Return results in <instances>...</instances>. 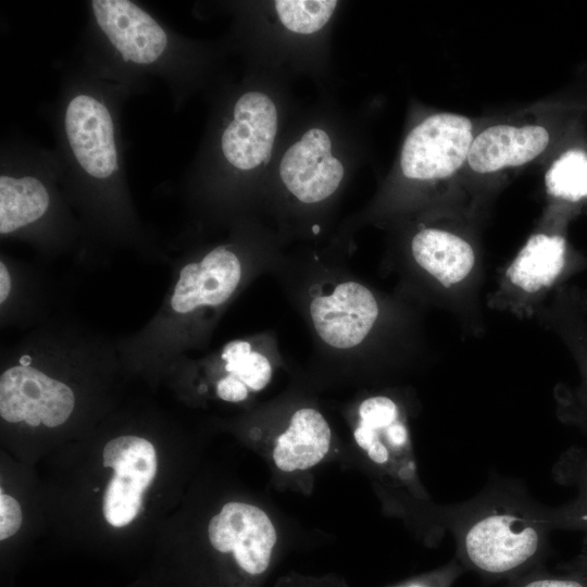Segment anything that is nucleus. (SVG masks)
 Returning <instances> with one entry per match:
<instances>
[{
	"label": "nucleus",
	"instance_id": "obj_1",
	"mask_svg": "<svg viewBox=\"0 0 587 587\" xmlns=\"http://www.w3.org/2000/svg\"><path fill=\"white\" fill-rule=\"evenodd\" d=\"M454 557L465 571L512 580L541 567L551 533L566 529L563 507L539 503L512 478L495 476L474 497L444 507Z\"/></svg>",
	"mask_w": 587,
	"mask_h": 587
},
{
	"label": "nucleus",
	"instance_id": "obj_2",
	"mask_svg": "<svg viewBox=\"0 0 587 587\" xmlns=\"http://www.w3.org/2000/svg\"><path fill=\"white\" fill-rule=\"evenodd\" d=\"M474 139L472 122L455 113H437L407 136L400 157L408 178L436 180L451 176L465 162Z\"/></svg>",
	"mask_w": 587,
	"mask_h": 587
},
{
	"label": "nucleus",
	"instance_id": "obj_3",
	"mask_svg": "<svg viewBox=\"0 0 587 587\" xmlns=\"http://www.w3.org/2000/svg\"><path fill=\"white\" fill-rule=\"evenodd\" d=\"M75 396L63 382L22 363L0 377V415L9 423L57 427L70 417Z\"/></svg>",
	"mask_w": 587,
	"mask_h": 587
},
{
	"label": "nucleus",
	"instance_id": "obj_4",
	"mask_svg": "<svg viewBox=\"0 0 587 587\" xmlns=\"http://www.w3.org/2000/svg\"><path fill=\"white\" fill-rule=\"evenodd\" d=\"M208 533L212 547L233 552L237 565L247 574L260 575L268 567L276 530L262 509L228 502L211 519Z\"/></svg>",
	"mask_w": 587,
	"mask_h": 587
},
{
	"label": "nucleus",
	"instance_id": "obj_5",
	"mask_svg": "<svg viewBox=\"0 0 587 587\" xmlns=\"http://www.w3.org/2000/svg\"><path fill=\"white\" fill-rule=\"evenodd\" d=\"M379 308L373 292L357 282H342L314 297L310 315L316 334L330 347L360 345L373 328Z\"/></svg>",
	"mask_w": 587,
	"mask_h": 587
},
{
	"label": "nucleus",
	"instance_id": "obj_6",
	"mask_svg": "<svg viewBox=\"0 0 587 587\" xmlns=\"http://www.w3.org/2000/svg\"><path fill=\"white\" fill-rule=\"evenodd\" d=\"M279 174L301 202L316 203L336 191L344 177V166L332 155L328 135L323 129L311 128L285 152Z\"/></svg>",
	"mask_w": 587,
	"mask_h": 587
},
{
	"label": "nucleus",
	"instance_id": "obj_7",
	"mask_svg": "<svg viewBox=\"0 0 587 587\" xmlns=\"http://www.w3.org/2000/svg\"><path fill=\"white\" fill-rule=\"evenodd\" d=\"M277 132V112L264 93L242 95L234 107V120L222 135L226 160L237 168L251 170L266 163Z\"/></svg>",
	"mask_w": 587,
	"mask_h": 587
},
{
	"label": "nucleus",
	"instance_id": "obj_8",
	"mask_svg": "<svg viewBox=\"0 0 587 587\" xmlns=\"http://www.w3.org/2000/svg\"><path fill=\"white\" fill-rule=\"evenodd\" d=\"M65 130L76 160L89 175L107 178L117 168L114 126L101 102L87 95L71 100Z\"/></svg>",
	"mask_w": 587,
	"mask_h": 587
},
{
	"label": "nucleus",
	"instance_id": "obj_9",
	"mask_svg": "<svg viewBox=\"0 0 587 587\" xmlns=\"http://www.w3.org/2000/svg\"><path fill=\"white\" fill-rule=\"evenodd\" d=\"M241 274V263L232 250L214 248L179 271L171 308L175 313L188 314L200 308L218 307L235 292Z\"/></svg>",
	"mask_w": 587,
	"mask_h": 587
},
{
	"label": "nucleus",
	"instance_id": "obj_10",
	"mask_svg": "<svg viewBox=\"0 0 587 587\" xmlns=\"http://www.w3.org/2000/svg\"><path fill=\"white\" fill-rule=\"evenodd\" d=\"M96 21L125 61L154 62L167 45L163 28L128 0L91 1Z\"/></svg>",
	"mask_w": 587,
	"mask_h": 587
},
{
	"label": "nucleus",
	"instance_id": "obj_11",
	"mask_svg": "<svg viewBox=\"0 0 587 587\" xmlns=\"http://www.w3.org/2000/svg\"><path fill=\"white\" fill-rule=\"evenodd\" d=\"M548 143L549 133L544 126L495 125L474 136L467 163L476 173H495L533 161Z\"/></svg>",
	"mask_w": 587,
	"mask_h": 587
},
{
	"label": "nucleus",
	"instance_id": "obj_12",
	"mask_svg": "<svg viewBox=\"0 0 587 587\" xmlns=\"http://www.w3.org/2000/svg\"><path fill=\"white\" fill-rule=\"evenodd\" d=\"M415 262L445 287L463 282L475 265L472 246L462 237L439 228H423L411 242Z\"/></svg>",
	"mask_w": 587,
	"mask_h": 587
},
{
	"label": "nucleus",
	"instance_id": "obj_13",
	"mask_svg": "<svg viewBox=\"0 0 587 587\" xmlns=\"http://www.w3.org/2000/svg\"><path fill=\"white\" fill-rule=\"evenodd\" d=\"M332 433L327 421L315 409L297 410L287 429L276 440L273 460L284 472L307 470L327 454Z\"/></svg>",
	"mask_w": 587,
	"mask_h": 587
},
{
	"label": "nucleus",
	"instance_id": "obj_14",
	"mask_svg": "<svg viewBox=\"0 0 587 587\" xmlns=\"http://www.w3.org/2000/svg\"><path fill=\"white\" fill-rule=\"evenodd\" d=\"M565 262V241L559 235L538 233L528 238L505 272L508 282L525 295L550 286Z\"/></svg>",
	"mask_w": 587,
	"mask_h": 587
},
{
	"label": "nucleus",
	"instance_id": "obj_15",
	"mask_svg": "<svg viewBox=\"0 0 587 587\" xmlns=\"http://www.w3.org/2000/svg\"><path fill=\"white\" fill-rule=\"evenodd\" d=\"M49 207L46 187L35 177H0V233H12L40 218Z\"/></svg>",
	"mask_w": 587,
	"mask_h": 587
},
{
	"label": "nucleus",
	"instance_id": "obj_16",
	"mask_svg": "<svg viewBox=\"0 0 587 587\" xmlns=\"http://www.w3.org/2000/svg\"><path fill=\"white\" fill-rule=\"evenodd\" d=\"M554 479L576 490L575 499L563 505L566 529L585 534L580 553L570 564L587 571V450L571 448L564 451L553 466Z\"/></svg>",
	"mask_w": 587,
	"mask_h": 587
},
{
	"label": "nucleus",
	"instance_id": "obj_17",
	"mask_svg": "<svg viewBox=\"0 0 587 587\" xmlns=\"http://www.w3.org/2000/svg\"><path fill=\"white\" fill-rule=\"evenodd\" d=\"M103 466L113 469L116 474L132 475L149 487L157 473L154 447L137 436L116 437L103 449Z\"/></svg>",
	"mask_w": 587,
	"mask_h": 587
},
{
	"label": "nucleus",
	"instance_id": "obj_18",
	"mask_svg": "<svg viewBox=\"0 0 587 587\" xmlns=\"http://www.w3.org/2000/svg\"><path fill=\"white\" fill-rule=\"evenodd\" d=\"M226 375L245 384L249 390H262L272 377V365L261 352L252 349L249 341H229L222 350Z\"/></svg>",
	"mask_w": 587,
	"mask_h": 587
},
{
	"label": "nucleus",
	"instance_id": "obj_19",
	"mask_svg": "<svg viewBox=\"0 0 587 587\" xmlns=\"http://www.w3.org/2000/svg\"><path fill=\"white\" fill-rule=\"evenodd\" d=\"M148 486L140 479L125 474H114L109 480L102 503L107 522L123 527L134 521L142 507V494Z\"/></svg>",
	"mask_w": 587,
	"mask_h": 587
},
{
	"label": "nucleus",
	"instance_id": "obj_20",
	"mask_svg": "<svg viewBox=\"0 0 587 587\" xmlns=\"http://www.w3.org/2000/svg\"><path fill=\"white\" fill-rule=\"evenodd\" d=\"M546 187L550 195L569 201L587 197V154L572 149L561 154L549 167Z\"/></svg>",
	"mask_w": 587,
	"mask_h": 587
},
{
	"label": "nucleus",
	"instance_id": "obj_21",
	"mask_svg": "<svg viewBox=\"0 0 587 587\" xmlns=\"http://www.w3.org/2000/svg\"><path fill=\"white\" fill-rule=\"evenodd\" d=\"M335 0H277L275 9L283 25L298 34H312L329 21Z\"/></svg>",
	"mask_w": 587,
	"mask_h": 587
},
{
	"label": "nucleus",
	"instance_id": "obj_22",
	"mask_svg": "<svg viewBox=\"0 0 587 587\" xmlns=\"http://www.w3.org/2000/svg\"><path fill=\"white\" fill-rule=\"evenodd\" d=\"M508 587H587V571L570 563L562 566L559 572L545 571L540 567L509 580Z\"/></svg>",
	"mask_w": 587,
	"mask_h": 587
},
{
	"label": "nucleus",
	"instance_id": "obj_23",
	"mask_svg": "<svg viewBox=\"0 0 587 587\" xmlns=\"http://www.w3.org/2000/svg\"><path fill=\"white\" fill-rule=\"evenodd\" d=\"M464 572L462 564L453 557L448 563L434 572L397 587H453L457 579Z\"/></svg>",
	"mask_w": 587,
	"mask_h": 587
},
{
	"label": "nucleus",
	"instance_id": "obj_24",
	"mask_svg": "<svg viewBox=\"0 0 587 587\" xmlns=\"http://www.w3.org/2000/svg\"><path fill=\"white\" fill-rule=\"evenodd\" d=\"M22 525V511L18 502L11 496L0 492V539L13 536Z\"/></svg>",
	"mask_w": 587,
	"mask_h": 587
},
{
	"label": "nucleus",
	"instance_id": "obj_25",
	"mask_svg": "<svg viewBox=\"0 0 587 587\" xmlns=\"http://www.w3.org/2000/svg\"><path fill=\"white\" fill-rule=\"evenodd\" d=\"M217 396L227 402H240L247 399L249 388L241 382L225 375L216 384Z\"/></svg>",
	"mask_w": 587,
	"mask_h": 587
},
{
	"label": "nucleus",
	"instance_id": "obj_26",
	"mask_svg": "<svg viewBox=\"0 0 587 587\" xmlns=\"http://www.w3.org/2000/svg\"><path fill=\"white\" fill-rule=\"evenodd\" d=\"M12 287V280L10 272L7 265L1 261L0 263V302L1 304L8 299Z\"/></svg>",
	"mask_w": 587,
	"mask_h": 587
},
{
	"label": "nucleus",
	"instance_id": "obj_27",
	"mask_svg": "<svg viewBox=\"0 0 587 587\" xmlns=\"http://www.w3.org/2000/svg\"><path fill=\"white\" fill-rule=\"evenodd\" d=\"M313 229H314L315 233H317L319 227L314 226Z\"/></svg>",
	"mask_w": 587,
	"mask_h": 587
}]
</instances>
